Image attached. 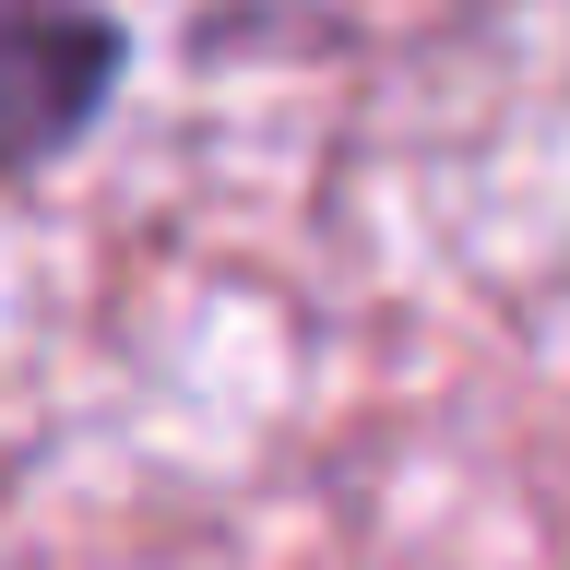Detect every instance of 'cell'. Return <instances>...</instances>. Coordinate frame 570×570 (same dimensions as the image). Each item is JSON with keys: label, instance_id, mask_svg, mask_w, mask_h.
<instances>
[{"label": "cell", "instance_id": "cell-1", "mask_svg": "<svg viewBox=\"0 0 570 570\" xmlns=\"http://www.w3.org/2000/svg\"><path fill=\"white\" fill-rule=\"evenodd\" d=\"M119 71V36L71 0H12L0 12V167H48L83 119L96 83Z\"/></svg>", "mask_w": 570, "mask_h": 570}]
</instances>
